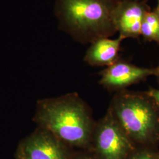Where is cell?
Wrapping results in <instances>:
<instances>
[{
  "label": "cell",
  "instance_id": "6da1fadb",
  "mask_svg": "<svg viewBox=\"0 0 159 159\" xmlns=\"http://www.w3.org/2000/svg\"><path fill=\"white\" fill-rule=\"evenodd\" d=\"M68 146L90 149L96 121L91 110L77 93L40 100L33 117Z\"/></svg>",
  "mask_w": 159,
  "mask_h": 159
},
{
  "label": "cell",
  "instance_id": "7a4b0ae2",
  "mask_svg": "<svg viewBox=\"0 0 159 159\" xmlns=\"http://www.w3.org/2000/svg\"><path fill=\"white\" fill-rule=\"evenodd\" d=\"M116 0H55L58 27L83 44L117 33L113 21Z\"/></svg>",
  "mask_w": 159,
  "mask_h": 159
},
{
  "label": "cell",
  "instance_id": "3957f363",
  "mask_svg": "<svg viewBox=\"0 0 159 159\" xmlns=\"http://www.w3.org/2000/svg\"><path fill=\"white\" fill-rule=\"evenodd\" d=\"M108 108L136 147L159 144V109L148 91L117 92Z\"/></svg>",
  "mask_w": 159,
  "mask_h": 159
},
{
  "label": "cell",
  "instance_id": "277c9868",
  "mask_svg": "<svg viewBox=\"0 0 159 159\" xmlns=\"http://www.w3.org/2000/svg\"><path fill=\"white\" fill-rule=\"evenodd\" d=\"M136 148L108 108L93 131L90 149L94 156L97 159H128Z\"/></svg>",
  "mask_w": 159,
  "mask_h": 159
},
{
  "label": "cell",
  "instance_id": "5b68a950",
  "mask_svg": "<svg viewBox=\"0 0 159 159\" xmlns=\"http://www.w3.org/2000/svg\"><path fill=\"white\" fill-rule=\"evenodd\" d=\"M16 159H71L68 146L49 131L38 127L17 148Z\"/></svg>",
  "mask_w": 159,
  "mask_h": 159
},
{
  "label": "cell",
  "instance_id": "8992f818",
  "mask_svg": "<svg viewBox=\"0 0 159 159\" xmlns=\"http://www.w3.org/2000/svg\"><path fill=\"white\" fill-rule=\"evenodd\" d=\"M156 73V67H139L120 58L100 72L99 83L108 91L117 93L146 80L148 77L155 76Z\"/></svg>",
  "mask_w": 159,
  "mask_h": 159
},
{
  "label": "cell",
  "instance_id": "52a82bcc",
  "mask_svg": "<svg viewBox=\"0 0 159 159\" xmlns=\"http://www.w3.org/2000/svg\"><path fill=\"white\" fill-rule=\"evenodd\" d=\"M150 10L146 0H116L113 21L119 36L123 40L139 39L143 20Z\"/></svg>",
  "mask_w": 159,
  "mask_h": 159
},
{
  "label": "cell",
  "instance_id": "ba28073f",
  "mask_svg": "<svg viewBox=\"0 0 159 159\" xmlns=\"http://www.w3.org/2000/svg\"><path fill=\"white\" fill-rule=\"evenodd\" d=\"M123 39L102 38L92 43L85 52L84 61L93 67H106L121 58L120 51Z\"/></svg>",
  "mask_w": 159,
  "mask_h": 159
},
{
  "label": "cell",
  "instance_id": "9c48e42d",
  "mask_svg": "<svg viewBox=\"0 0 159 159\" xmlns=\"http://www.w3.org/2000/svg\"><path fill=\"white\" fill-rule=\"evenodd\" d=\"M140 36L146 41L159 44V14L156 8L145 14L141 25Z\"/></svg>",
  "mask_w": 159,
  "mask_h": 159
},
{
  "label": "cell",
  "instance_id": "30bf717a",
  "mask_svg": "<svg viewBox=\"0 0 159 159\" xmlns=\"http://www.w3.org/2000/svg\"><path fill=\"white\" fill-rule=\"evenodd\" d=\"M128 159H158L157 153H154L150 148L137 147Z\"/></svg>",
  "mask_w": 159,
  "mask_h": 159
},
{
  "label": "cell",
  "instance_id": "8fae6325",
  "mask_svg": "<svg viewBox=\"0 0 159 159\" xmlns=\"http://www.w3.org/2000/svg\"><path fill=\"white\" fill-rule=\"evenodd\" d=\"M148 94L153 98L159 109V90L154 88H150L148 90Z\"/></svg>",
  "mask_w": 159,
  "mask_h": 159
},
{
  "label": "cell",
  "instance_id": "7c38bea8",
  "mask_svg": "<svg viewBox=\"0 0 159 159\" xmlns=\"http://www.w3.org/2000/svg\"><path fill=\"white\" fill-rule=\"evenodd\" d=\"M74 159H97L95 156L87 155V154H81L76 156Z\"/></svg>",
  "mask_w": 159,
  "mask_h": 159
},
{
  "label": "cell",
  "instance_id": "4fadbf2b",
  "mask_svg": "<svg viewBox=\"0 0 159 159\" xmlns=\"http://www.w3.org/2000/svg\"><path fill=\"white\" fill-rule=\"evenodd\" d=\"M156 75H155V77H156L157 82H158V83L159 84V61L158 66L156 67Z\"/></svg>",
  "mask_w": 159,
  "mask_h": 159
},
{
  "label": "cell",
  "instance_id": "5bb4252c",
  "mask_svg": "<svg viewBox=\"0 0 159 159\" xmlns=\"http://www.w3.org/2000/svg\"><path fill=\"white\" fill-rule=\"evenodd\" d=\"M157 6L156 7V9L157 10V11H158L159 14V0H157Z\"/></svg>",
  "mask_w": 159,
  "mask_h": 159
},
{
  "label": "cell",
  "instance_id": "9a60e30c",
  "mask_svg": "<svg viewBox=\"0 0 159 159\" xmlns=\"http://www.w3.org/2000/svg\"><path fill=\"white\" fill-rule=\"evenodd\" d=\"M157 158L159 159V153H157Z\"/></svg>",
  "mask_w": 159,
  "mask_h": 159
},
{
  "label": "cell",
  "instance_id": "2e32d148",
  "mask_svg": "<svg viewBox=\"0 0 159 159\" xmlns=\"http://www.w3.org/2000/svg\"><path fill=\"white\" fill-rule=\"evenodd\" d=\"M136 1H139V0H136Z\"/></svg>",
  "mask_w": 159,
  "mask_h": 159
}]
</instances>
